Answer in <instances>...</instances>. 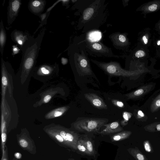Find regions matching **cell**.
<instances>
[{
  "mask_svg": "<svg viewBox=\"0 0 160 160\" xmlns=\"http://www.w3.org/2000/svg\"><path fill=\"white\" fill-rule=\"evenodd\" d=\"M70 61L74 62L77 70L82 75H91L92 72L89 61L85 52L72 47L69 49Z\"/></svg>",
  "mask_w": 160,
  "mask_h": 160,
  "instance_id": "cell-1",
  "label": "cell"
},
{
  "mask_svg": "<svg viewBox=\"0 0 160 160\" xmlns=\"http://www.w3.org/2000/svg\"><path fill=\"white\" fill-rule=\"evenodd\" d=\"M108 120L105 118H83L74 124L78 131L87 133H98L100 129L106 124Z\"/></svg>",
  "mask_w": 160,
  "mask_h": 160,
  "instance_id": "cell-2",
  "label": "cell"
},
{
  "mask_svg": "<svg viewBox=\"0 0 160 160\" xmlns=\"http://www.w3.org/2000/svg\"><path fill=\"white\" fill-rule=\"evenodd\" d=\"M92 61L107 74L110 75L116 76H127L131 75L132 73L121 68L119 64L115 62L108 63L101 62L91 60Z\"/></svg>",
  "mask_w": 160,
  "mask_h": 160,
  "instance_id": "cell-3",
  "label": "cell"
},
{
  "mask_svg": "<svg viewBox=\"0 0 160 160\" xmlns=\"http://www.w3.org/2000/svg\"><path fill=\"white\" fill-rule=\"evenodd\" d=\"M52 128L62 136L66 142L68 149L74 152L77 150V145L80 139L78 134L62 127Z\"/></svg>",
  "mask_w": 160,
  "mask_h": 160,
  "instance_id": "cell-4",
  "label": "cell"
},
{
  "mask_svg": "<svg viewBox=\"0 0 160 160\" xmlns=\"http://www.w3.org/2000/svg\"><path fill=\"white\" fill-rule=\"evenodd\" d=\"M17 140L18 144L23 150L33 155L37 153L35 142L27 131L22 130L20 134L17 135Z\"/></svg>",
  "mask_w": 160,
  "mask_h": 160,
  "instance_id": "cell-5",
  "label": "cell"
},
{
  "mask_svg": "<svg viewBox=\"0 0 160 160\" xmlns=\"http://www.w3.org/2000/svg\"><path fill=\"white\" fill-rule=\"evenodd\" d=\"M21 1L20 0H9L7 12V22L9 25L12 24L18 16Z\"/></svg>",
  "mask_w": 160,
  "mask_h": 160,
  "instance_id": "cell-6",
  "label": "cell"
},
{
  "mask_svg": "<svg viewBox=\"0 0 160 160\" xmlns=\"http://www.w3.org/2000/svg\"><path fill=\"white\" fill-rule=\"evenodd\" d=\"M86 50H90L94 52L96 55H102L106 57H112L113 55L111 50L102 44L99 43H91L86 41Z\"/></svg>",
  "mask_w": 160,
  "mask_h": 160,
  "instance_id": "cell-7",
  "label": "cell"
},
{
  "mask_svg": "<svg viewBox=\"0 0 160 160\" xmlns=\"http://www.w3.org/2000/svg\"><path fill=\"white\" fill-rule=\"evenodd\" d=\"M160 10V0H154L141 5L136 9L140 12L145 18L147 14L155 13Z\"/></svg>",
  "mask_w": 160,
  "mask_h": 160,
  "instance_id": "cell-8",
  "label": "cell"
},
{
  "mask_svg": "<svg viewBox=\"0 0 160 160\" xmlns=\"http://www.w3.org/2000/svg\"><path fill=\"white\" fill-rule=\"evenodd\" d=\"M11 38L14 42L20 47V49L31 37L27 32L15 29L11 34Z\"/></svg>",
  "mask_w": 160,
  "mask_h": 160,
  "instance_id": "cell-9",
  "label": "cell"
},
{
  "mask_svg": "<svg viewBox=\"0 0 160 160\" xmlns=\"http://www.w3.org/2000/svg\"><path fill=\"white\" fill-rule=\"evenodd\" d=\"M138 45L148 48L151 44L152 35L151 29L146 28L140 32L138 34Z\"/></svg>",
  "mask_w": 160,
  "mask_h": 160,
  "instance_id": "cell-10",
  "label": "cell"
},
{
  "mask_svg": "<svg viewBox=\"0 0 160 160\" xmlns=\"http://www.w3.org/2000/svg\"><path fill=\"white\" fill-rule=\"evenodd\" d=\"M85 97L94 107L101 110L107 109V106L103 99L96 94L87 93L85 94Z\"/></svg>",
  "mask_w": 160,
  "mask_h": 160,
  "instance_id": "cell-11",
  "label": "cell"
},
{
  "mask_svg": "<svg viewBox=\"0 0 160 160\" xmlns=\"http://www.w3.org/2000/svg\"><path fill=\"white\" fill-rule=\"evenodd\" d=\"M46 3L45 0H32L29 2L28 8L32 13L39 16L44 11Z\"/></svg>",
  "mask_w": 160,
  "mask_h": 160,
  "instance_id": "cell-12",
  "label": "cell"
},
{
  "mask_svg": "<svg viewBox=\"0 0 160 160\" xmlns=\"http://www.w3.org/2000/svg\"><path fill=\"white\" fill-rule=\"evenodd\" d=\"M114 45L121 48H128L130 43L126 33H118L112 35L111 37Z\"/></svg>",
  "mask_w": 160,
  "mask_h": 160,
  "instance_id": "cell-13",
  "label": "cell"
},
{
  "mask_svg": "<svg viewBox=\"0 0 160 160\" xmlns=\"http://www.w3.org/2000/svg\"><path fill=\"white\" fill-rule=\"evenodd\" d=\"M105 128L102 131L98 133L103 135H108L110 134L121 132L123 129L118 121H116L108 124H105L104 126Z\"/></svg>",
  "mask_w": 160,
  "mask_h": 160,
  "instance_id": "cell-14",
  "label": "cell"
},
{
  "mask_svg": "<svg viewBox=\"0 0 160 160\" xmlns=\"http://www.w3.org/2000/svg\"><path fill=\"white\" fill-rule=\"evenodd\" d=\"M149 56V51L148 48L139 45L133 52V58L138 60L148 59Z\"/></svg>",
  "mask_w": 160,
  "mask_h": 160,
  "instance_id": "cell-15",
  "label": "cell"
},
{
  "mask_svg": "<svg viewBox=\"0 0 160 160\" xmlns=\"http://www.w3.org/2000/svg\"><path fill=\"white\" fill-rule=\"evenodd\" d=\"M7 33L4 28L2 20L0 23V52L3 55L4 48L7 41Z\"/></svg>",
  "mask_w": 160,
  "mask_h": 160,
  "instance_id": "cell-16",
  "label": "cell"
},
{
  "mask_svg": "<svg viewBox=\"0 0 160 160\" xmlns=\"http://www.w3.org/2000/svg\"><path fill=\"white\" fill-rule=\"evenodd\" d=\"M127 151L136 160H148L137 147L129 148Z\"/></svg>",
  "mask_w": 160,
  "mask_h": 160,
  "instance_id": "cell-17",
  "label": "cell"
},
{
  "mask_svg": "<svg viewBox=\"0 0 160 160\" xmlns=\"http://www.w3.org/2000/svg\"><path fill=\"white\" fill-rule=\"evenodd\" d=\"M68 109L67 107H64L58 108L49 113L45 116L47 119H51V118L60 117L63 115Z\"/></svg>",
  "mask_w": 160,
  "mask_h": 160,
  "instance_id": "cell-18",
  "label": "cell"
},
{
  "mask_svg": "<svg viewBox=\"0 0 160 160\" xmlns=\"http://www.w3.org/2000/svg\"><path fill=\"white\" fill-rule=\"evenodd\" d=\"M132 134V132L129 131H124L118 132L112 136L111 140L112 142L123 140L129 138Z\"/></svg>",
  "mask_w": 160,
  "mask_h": 160,
  "instance_id": "cell-19",
  "label": "cell"
},
{
  "mask_svg": "<svg viewBox=\"0 0 160 160\" xmlns=\"http://www.w3.org/2000/svg\"><path fill=\"white\" fill-rule=\"evenodd\" d=\"M83 140L87 148L88 156H94L96 155V152L92 141L86 137L84 140Z\"/></svg>",
  "mask_w": 160,
  "mask_h": 160,
  "instance_id": "cell-20",
  "label": "cell"
},
{
  "mask_svg": "<svg viewBox=\"0 0 160 160\" xmlns=\"http://www.w3.org/2000/svg\"><path fill=\"white\" fill-rule=\"evenodd\" d=\"M77 150L79 151L81 153L85 154V155L88 156V153L87 148L84 143L82 139H80L79 140L77 143Z\"/></svg>",
  "mask_w": 160,
  "mask_h": 160,
  "instance_id": "cell-21",
  "label": "cell"
},
{
  "mask_svg": "<svg viewBox=\"0 0 160 160\" xmlns=\"http://www.w3.org/2000/svg\"><path fill=\"white\" fill-rule=\"evenodd\" d=\"M94 10L93 8L90 7L87 8L84 12L83 19L87 21L91 18L94 13Z\"/></svg>",
  "mask_w": 160,
  "mask_h": 160,
  "instance_id": "cell-22",
  "label": "cell"
},
{
  "mask_svg": "<svg viewBox=\"0 0 160 160\" xmlns=\"http://www.w3.org/2000/svg\"><path fill=\"white\" fill-rule=\"evenodd\" d=\"M50 13V12L48 13L46 12L45 13L41 14L39 16L41 20L40 24L38 28L37 29L36 31L34 32V34L37 32L40 28L42 27L44 25L46 24L47 20L48 18Z\"/></svg>",
  "mask_w": 160,
  "mask_h": 160,
  "instance_id": "cell-23",
  "label": "cell"
},
{
  "mask_svg": "<svg viewBox=\"0 0 160 160\" xmlns=\"http://www.w3.org/2000/svg\"><path fill=\"white\" fill-rule=\"evenodd\" d=\"M53 69L51 66L48 65H44L39 68L38 72L45 75L50 74Z\"/></svg>",
  "mask_w": 160,
  "mask_h": 160,
  "instance_id": "cell-24",
  "label": "cell"
},
{
  "mask_svg": "<svg viewBox=\"0 0 160 160\" xmlns=\"http://www.w3.org/2000/svg\"><path fill=\"white\" fill-rule=\"evenodd\" d=\"M123 120L121 121V125L124 127L127 124L128 121L132 117V115L129 113L124 112L123 113Z\"/></svg>",
  "mask_w": 160,
  "mask_h": 160,
  "instance_id": "cell-25",
  "label": "cell"
},
{
  "mask_svg": "<svg viewBox=\"0 0 160 160\" xmlns=\"http://www.w3.org/2000/svg\"><path fill=\"white\" fill-rule=\"evenodd\" d=\"M143 144L145 150L147 152L152 153L153 152V149L149 141H145Z\"/></svg>",
  "mask_w": 160,
  "mask_h": 160,
  "instance_id": "cell-26",
  "label": "cell"
},
{
  "mask_svg": "<svg viewBox=\"0 0 160 160\" xmlns=\"http://www.w3.org/2000/svg\"><path fill=\"white\" fill-rule=\"evenodd\" d=\"M112 103L114 105L120 108H123L124 107V105L123 103L120 101L116 99H113L111 101Z\"/></svg>",
  "mask_w": 160,
  "mask_h": 160,
  "instance_id": "cell-27",
  "label": "cell"
},
{
  "mask_svg": "<svg viewBox=\"0 0 160 160\" xmlns=\"http://www.w3.org/2000/svg\"><path fill=\"white\" fill-rule=\"evenodd\" d=\"M101 38L100 34L99 32L94 33L91 34L90 35V39L92 41L98 40Z\"/></svg>",
  "mask_w": 160,
  "mask_h": 160,
  "instance_id": "cell-28",
  "label": "cell"
},
{
  "mask_svg": "<svg viewBox=\"0 0 160 160\" xmlns=\"http://www.w3.org/2000/svg\"><path fill=\"white\" fill-rule=\"evenodd\" d=\"M1 160H9L8 148L7 145L5 146L4 151L2 153Z\"/></svg>",
  "mask_w": 160,
  "mask_h": 160,
  "instance_id": "cell-29",
  "label": "cell"
},
{
  "mask_svg": "<svg viewBox=\"0 0 160 160\" xmlns=\"http://www.w3.org/2000/svg\"><path fill=\"white\" fill-rule=\"evenodd\" d=\"M20 50V49L19 48V47L17 45H13L12 48V55L15 56L18 54Z\"/></svg>",
  "mask_w": 160,
  "mask_h": 160,
  "instance_id": "cell-30",
  "label": "cell"
},
{
  "mask_svg": "<svg viewBox=\"0 0 160 160\" xmlns=\"http://www.w3.org/2000/svg\"><path fill=\"white\" fill-rule=\"evenodd\" d=\"M143 92L144 90L143 89H140L134 92L133 94L135 96H138L143 94Z\"/></svg>",
  "mask_w": 160,
  "mask_h": 160,
  "instance_id": "cell-31",
  "label": "cell"
},
{
  "mask_svg": "<svg viewBox=\"0 0 160 160\" xmlns=\"http://www.w3.org/2000/svg\"><path fill=\"white\" fill-rule=\"evenodd\" d=\"M150 132H155L156 131H160V124H158L156 127V128L152 129L149 130Z\"/></svg>",
  "mask_w": 160,
  "mask_h": 160,
  "instance_id": "cell-32",
  "label": "cell"
},
{
  "mask_svg": "<svg viewBox=\"0 0 160 160\" xmlns=\"http://www.w3.org/2000/svg\"><path fill=\"white\" fill-rule=\"evenodd\" d=\"M155 28L156 30L160 34V20L156 23Z\"/></svg>",
  "mask_w": 160,
  "mask_h": 160,
  "instance_id": "cell-33",
  "label": "cell"
},
{
  "mask_svg": "<svg viewBox=\"0 0 160 160\" xmlns=\"http://www.w3.org/2000/svg\"><path fill=\"white\" fill-rule=\"evenodd\" d=\"M51 99V96L50 95L46 96L44 99V102L45 103L49 102Z\"/></svg>",
  "mask_w": 160,
  "mask_h": 160,
  "instance_id": "cell-34",
  "label": "cell"
},
{
  "mask_svg": "<svg viewBox=\"0 0 160 160\" xmlns=\"http://www.w3.org/2000/svg\"><path fill=\"white\" fill-rule=\"evenodd\" d=\"M15 157L18 159H20L22 158L21 154L20 152H16L14 154Z\"/></svg>",
  "mask_w": 160,
  "mask_h": 160,
  "instance_id": "cell-35",
  "label": "cell"
},
{
  "mask_svg": "<svg viewBox=\"0 0 160 160\" xmlns=\"http://www.w3.org/2000/svg\"><path fill=\"white\" fill-rule=\"evenodd\" d=\"M61 61L62 64L65 65L67 63L68 60L67 58H62L61 59Z\"/></svg>",
  "mask_w": 160,
  "mask_h": 160,
  "instance_id": "cell-36",
  "label": "cell"
},
{
  "mask_svg": "<svg viewBox=\"0 0 160 160\" xmlns=\"http://www.w3.org/2000/svg\"><path fill=\"white\" fill-rule=\"evenodd\" d=\"M138 114L140 116H141L142 117H143L145 115L143 112H142L141 110H139L138 112Z\"/></svg>",
  "mask_w": 160,
  "mask_h": 160,
  "instance_id": "cell-37",
  "label": "cell"
},
{
  "mask_svg": "<svg viewBox=\"0 0 160 160\" xmlns=\"http://www.w3.org/2000/svg\"><path fill=\"white\" fill-rule=\"evenodd\" d=\"M156 55L157 56L160 58V46L159 47L157 50Z\"/></svg>",
  "mask_w": 160,
  "mask_h": 160,
  "instance_id": "cell-38",
  "label": "cell"
},
{
  "mask_svg": "<svg viewBox=\"0 0 160 160\" xmlns=\"http://www.w3.org/2000/svg\"><path fill=\"white\" fill-rule=\"evenodd\" d=\"M156 104L157 106H160V99H158L156 101Z\"/></svg>",
  "mask_w": 160,
  "mask_h": 160,
  "instance_id": "cell-39",
  "label": "cell"
},
{
  "mask_svg": "<svg viewBox=\"0 0 160 160\" xmlns=\"http://www.w3.org/2000/svg\"><path fill=\"white\" fill-rule=\"evenodd\" d=\"M62 1L63 2V5H66L68 4L69 1Z\"/></svg>",
  "mask_w": 160,
  "mask_h": 160,
  "instance_id": "cell-40",
  "label": "cell"
},
{
  "mask_svg": "<svg viewBox=\"0 0 160 160\" xmlns=\"http://www.w3.org/2000/svg\"><path fill=\"white\" fill-rule=\"evenodd\" d=\"M12 160H19V159H18L15 157Z\"/></svg>",
  "mask_w": 160,
  "mask_h": 160,
  "instance_id": "cell-41",
  "label": "cell"
},
{
  "mask_svg": "<svg viewBox=\"0 0 160 160\" xmlns=\"http://www.w3.org/2000/svg\"><path fill=\"white\" fill-rule=\"evenodd\" d=\"M67 160H75L74 159H69Z\"/></svg>",
  "mask_w": 160,
  "mask_h": 160,
  "instance_id": "cell-42",
  "label": "cell"
},
{
  "mask_svg": "<svg viewBox=\"0 0 160 160\" xmlns=\"http://www.w3.org/2000/svg\"><path fill=\"white\" fill-rule=\"evenodd\" d=\"M159 35H160V34H159Z\"/></svg>",
  "mask_w": 160,
  "mask_h": 160,
  "instance_id": "cell-43",
  "label": "cell"
}]
</instances>
